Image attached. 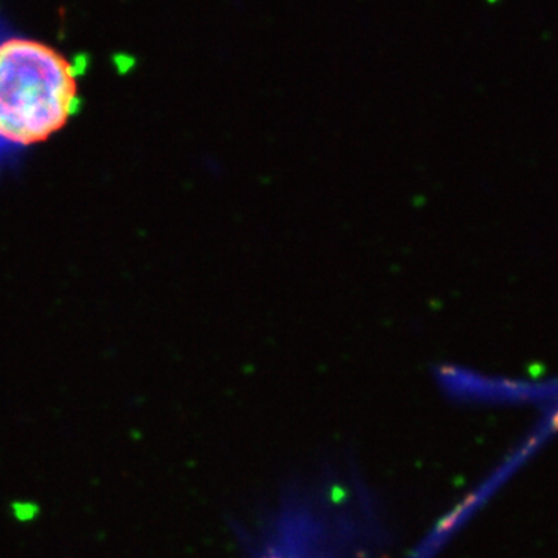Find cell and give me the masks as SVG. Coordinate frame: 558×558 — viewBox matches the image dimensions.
<instances>
[{"label":"cell","mask_w":558,"mask_h":558,"mask_svg":"<svg viewBox=\"0 0 558 558\" xmlns=\"http://www.w3.org/2000/svg\"><path fill=\"white\" fill-rule=\"evenodd\" d=\"M75 102V72L57 50L27 39L0 46V137L44 142L68 123Z\"/></svg>","instance_id":"6da1fadb"},{"label":"cell","mask_w":558,"mask_h":558,"mask_svg":"<svg viewBox=\"0 0 558 558\" xmlns=\"http://www.w3.org/2000/svg\"><path fill=\"white\" fill-rule=\"evenodd\" d=\"M360 523L348 506L304 498L281 510L259 558H360Z\"/></svg>","instance_id":"7a4b0ae2"}]
</instances>
